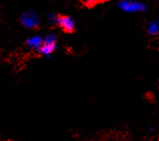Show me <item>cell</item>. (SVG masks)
Wrapping results in <instances>:
<instances>
[{"label": "cell", "mask_w": 159, "mask_h": 141, "mask_svg": "<svg viewBox=\"0 0 159 141\" xmlns=\"http://www.w3.org/2000/svg\"><path fill=\"white\" fill-rule=\"evenodd\" d=\"M85 1H86V3L88 4V5H93V4L96 3L98 0H85Z\"/></svg>", "instance_id": "obj_9"}, {"label": "cell", "mask_w": 159, "mask_h": 141, "mask_svg": "<svg viewBox=\"0 0 159 141\" xmlns=\"http://www.w3.org/2000/svg\"><path fill=\"white\" fill-rule=\"evenodd\" d=\"M117 7L128 14L134 13H142L147 10L146 4L139 1V0H119L117 3Z\"/></svg>", "instance_id": "obj_1"}, {"label": "cell", "mask_w": 159, "mask_h": 141, "mask_svg": "<svg viewBox=\"0 0 159 141\" xmlns=\"http://www.w3.org/2000/svg\"><path fill=\"white\" fill-rule=\"evenodd\" d=\"M42 41H43V37L41 35L34 34L32 36H30V37L26 40V45L29 49L38 51L40 46H41V44H42Z\"/></svg>", "instance_id": "obj_5"}, {"label": "cell", "mask_w": 159, "mask_h": 141, "mask_svg": "<svg viewBox=\"0 0 159 141\" xmlns=\"http://www.w3.org/2000/svg\"><path fill=\"white\" fill-rule=\"evenodd\" d=\"M155 130H156V127L154 126V125H148L146 127V131L149 133H153V132H155Z\"/></svg>", "instance_id": "obj_8"}, {"label": "cell", "mask_w": 159, "mask_h": 141, "mask_svg": "<svg viewBox=\"0 0 159 141\" xmlns=\"http://www.w3.org/2000/svg\"><path fill=\"white\" fill-rule=\"evenodd\" d=\"M57 48V36L54 33H49L43 37V41L38 52L43 56H50Z\"/></svg>", "instance_id": "obj_2"}, {"label": "cell", "mask_w": 159, "mask_h": 141, "mask_svg": "<svg viewBox=\"0 0 159 141\" xmlns=\"http://www.w3.org/2000/svg\"><path fill=\"white\" fill-rule=\"evenodd\" d=\"M47 21L49 24L51 25H56L57 24V19H58V14H55V13H50L46 16Z\"/></svg>", "instance_id": "obj_7"}, {"label": "cell", "mask_w": 159, "mask_h": 141, "mask_svg": "<svg viewBox=\"0 0 159 141\" xmlns=\"http://www.w3.org/2000/svg\"><path fill=\"white\" fill-rule=\"evenodd\" d=\"M147 33L150 36H157L159 33V21L157 19H153L148 22L146 27Z\"/></svg>", "instance_id": "obj_6"}, {"label": "cell", "mask_w": 159, "mask_h": 141, "mask_svg": "<svg viewBox=\"0 0 159 141\" xmlns=\"http://www.w3.org/2000/svg\"><path fill=\"white\" fill-rule=\"evenodd\" d=\"M21 25L27 29H36L40 25V17L37 12L29 10L25 11L20 16Z\"/></svg>", "instance_id": "obj_3"}, {"label": "cell", "mask_w": 159, "mask_h": 141, "mask_svg": "<svg viewBox=\"0 0 159 141\" xmlns=\"http://www.w3.org/2000/svg\"><path fill=\"white\" fill-rule=\"evenodd\" d=\"M56 25L58 27H60V28L64 31V32L70 33V32H73V31L75 30L76 22L71 16L58 15V19H57V24Z\"/></svg>", "instance_id": "obj_4"}]
</instances>
